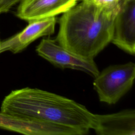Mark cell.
<instances>
[{
    "label": "cell",
    "mask_w": 135,
    "mask_h": 135,
    "mask_svg": "<svg viewBox=\"0 0 135 135\" xmlns=\"http://www.w3.org/2000/svg\"><path fill=\"white\" fill-rule=\"evenodd\" d=\"M119 8L120 4L103 7L82 1L63 13L56 41L82 57L93 59L111 42Z\"/></svg>",
    "instance_id": "obj_1"
},
{
    "label": "cell",
    "mask_w": 135,
    "mask_h": 135,
    "mask_svg": "<svg viewBox=\"0 0 135 135\" xmlns=\"http://www.w3.org/2000/svg\"><path fill=\"white\" fill-rule=\"evenodd\" d=\"M1 112L76 129L88 133L94 114L84 105L60 95L36 88L12 91L2 101Z\"/></svg>",
    "instance_id": "obj_2"
},
{
    "label": "cell",
    "mask_w": 135,
    "mask_h": 135,
    "mask_svg": "<svg viewBox=\"0 0 135 135\" xmlns=\"http://www.w3.org/2000/svg\"><path fill=\"white\" fill-rule=\"evenodd\" d=\"M135 78V64L110 65L95 77L94 88L101 102L115 104L131 88Z\"/></svg>",
    "instance_id": "obj_3"
},
{
    "label": "cell",
    "mask_w": 135,
    "mask_h": 135,
    "mask_svg": "<svg viewBox=\"0 0 135 135\" xmlns=\"http://www.w3.org/2000/svg\"><path fill=\"white\" fill-rule=\"evenodd\" d=\"M36 51L38 55L60 68L82 71L94 78L100 72L93 59L82 57L50 38H43Z\"/></svg>",
    "instance_id": "obj_4"
},
{
    "label": "cell",
    "mask_w": 135,
    "mask_h": 135,
    "mask_svg": "<svg viewBox=\"0 0 135 135\" xmlns=\"http://www.w3.org/2000/svg\"><path fill=\"white\" fill-rule=\"evenodd\" d=\"M124 51L135 53V0H122L115 17L111 42Z\"/></svg>",
    "instance_id": "obj_5"
},
{
    "label": "cell",
    "mask_w": 135,
    "mask_h": 135,
    "mask_svg": "<svg viewBox=\"0 0 135 135\" xmlns=\"http://www.w3.org/2000/svg\"><path fill=\"white\" fill-rule=\"evenodd\" d=\"M56 22L55 16L29 22L21 32L0 42V54L7 51L18 53L38 38L52 35L54 32Z\"/></svg>",
    "instance_id": "obj_6"
},
{
    "label": "cell",
    "mask_w": 135,
    "mask_h": 135,
    "mask_svg": "<svg viewBox=\"0 0 135 135\" xmlns=\"http://www.w3.org/2000/svg\"><path fill=\"white\" fill-rule=\"evenodd\" d=\"M80 0H22L16 16L28 22L63 14Z\"/></svg>",
    "instance_id": "obj_7"
},
{
    "label": "cell",
    "mask_w": 135,
    "mask_h": 135,
    "mask_svg": "<svg viewBox=\"0 0 135 135\" xmlns=\"http://www.w3.org/2000/svg\"><path fill=\"white\" fill-rule=\"evenodd\" d=\"M92 129L100 135H134L135 111L127 109L113 114H94Z\"/></svg>",
    "instance_id": "obj_8"
},
{
    "label": "cell",
    "mask_w": 135,
    "mask_h": 135,
    "mask_svg": "<svg viewBox=\"0 0 135 135\" xmlns=\"http://www.w3.org/2000/svg\"><path fill=\"white\" fill-rule=\"evenodd\" d=\"M0 128L26 135H34L38 126L34 120L16 117L0 112Z\"/></svg>",
    "instance_id": "obj_9"
},
{
    "label": "cell",
    "mask_w": 135,
    "mask_h": 135,
    "mask_svg": "<svg viewBox=\"0 0 135 135\" xmlns=\"http://www.w3.org/2000/svg\"><path fill=\"white\" fill-rule=\"evenodd\" d=\"M85 1L94 4L103 6V7H112L118 5L122 0H80Z\"/></svg>",
    "instance_id": "obj_10"
},
{
    "label": "cell",
    "mask_w": 135,
    "mask_h": 135,
    "mask_svg": "<svg viewBox=\"0 0 135 135\" xmlns=\"http://www.w3.org/2000/svg\"><path fill=\"white\" fill-rule=\"evenodd\" d=\"M22 0H0V14L7 12L14 5Z\"/></svg>",
    "instance_id": "obj_11"
},
{
    "label": "cell",
    "mask_w": 135,
    "mask_h": 135,
    "mask_svg": "<svg viewBox=\"0 0 135 135\" xmlns=\"http://www.w3.org/2000/svg\"><path fill=\"white\" fill-rule=\"evenodd\" d=\"M0 42H1V41H0Z\"/></svg>",
    "instance_id": "obj_12"
}]
</instances>
